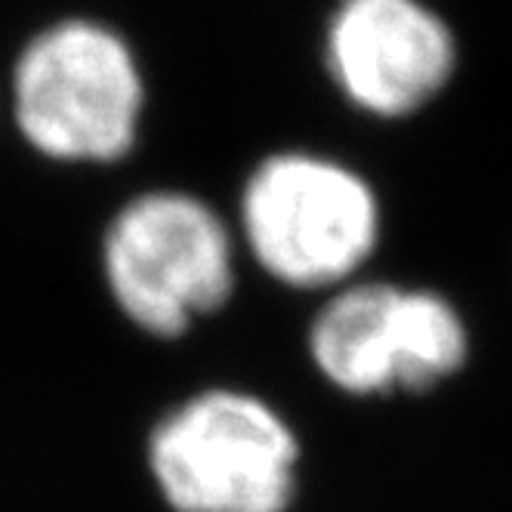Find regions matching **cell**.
<instances>
[{
	"instance_id": "5",
	"label": "cell",
	"mask_w": 512,
	"mask_h": 512,
	"mask_svg": "<svg viewBox=\"0 0 512 512\" xmlns=\"http://www.w3.org/2000/svg\"><path fill=\"white\" fill-rule=\"evenodd\" d=\"M309 352L349 395L423 392L463 368L469 337L457 309L432 290L358 281L321 306Z\"/></svg>"
},
{
	"instance_id": "6",
	"label": "cell",
	"mask_w": 512,
	"mask_h": 512,
	"mask_svg": "<svg viewBox=\"0 0 512 512\" xmlns=\"http://www.w3.org/2000/svg\"><path fill=\"white\" fill-rule=\"evenodd\" d=\"M324 53L346 99L377 118L420 112L457 62L451 28L420 0H340Z\"/></svg>"
},
{
	"instance_id": "2",
	"label": "cell",
	"mask_w": 512,
	"mask_h": 512,
	"mask_svg": "<svg viewBox=\"0 0 512 512\" xmlns=\"http://www.w3.org/2000/svg\"><path fill=\"white\" fill-rule=\"evenodd\" d=\"M300 442L263 398L207 389L149 438V466L176 512H284L297 491Z\"/></svg>"
},
{
	"instance_id": "3",
	"label": "cell",
	"mask_w": 512,
	"mask_h": 512,
	"mask_svg": "<svg viewBox=\"0 0 512 512\" xmlns=\"http://www.w3.org/2000/svg\"><path fill=\"white\" fill-rule=\"evenodd\" d=\"M102 266L118 309L139 331L167 340L226 306L235 287L229 226L186 192L127 201L105 232Z\"/></svg>"
},
{
	"instance_id": "1",
	"label": "cell",
	"mask_w": 512,
	"mask_h": 512,
	"mask_svg": "<svg viewBox=\"0 0 512 512\" xmlns=\"http://www.w3.org/2000/svg\"><path fill=\"white\" fill-rule=\"evenodd\" d=\"M142 71L102 22L65 19L34 34L13 71V115L31 149L53 161L108 164L139 133Z\"/></svg>"
},
{
	"instance_id": "4",
	"label": "cell",
	"mask_w": 512,
	"mask_h": 512,
	"mask_svg": "<svg viewBox=\"0 0 512 512\" xmlns=\"http://www.w3.org/2000/svg\"><path fill=\"white\" fill-rule=\"evenodd\" d=\"M241 229L256 263L275 281L303 290L337 287L374 253L380 204L346 164L281 152L250 173Z\"/></svg>"
}]
</instances>
